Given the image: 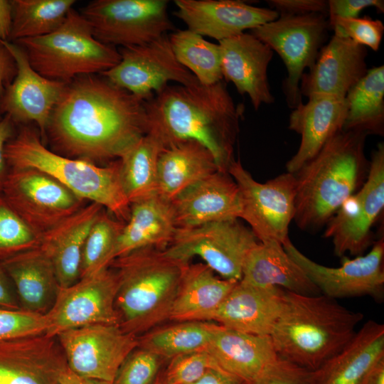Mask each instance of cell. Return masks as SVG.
Returning <instances> with one entry per match:
<instances>
[{"label": "cell", "mask_w": 384, "mask_h": 384, "mask_svg": "<svg viewBox=\"0 0 384 384\" xmlns=\"http://www.w3.org/2000/svg\"><path fill=\"white\" fill-rule=\"evenodd\" d=\"M144 103L100 74L77 77L67 82L45 137L66 157L119 159L148 132Z\"/></svg>", "instance_id": "6da1fadb"}, {"label": "cell", "mask_w": 384, "mask_h": 384, "mask_svg": "<svg viewBox=\"0 0 384 384\" xmlns=\"http://www.w3.org/2000/svg\"><path fill=\"white\" fill-rule=\"evenodd\" d=\"M148 132L164 146L193 140L213 154L220 171L228 172L234 158L244 106L236 105L223 80L210 85H169L145 102Z\"/></svg>", "instance_id": "7a4b0ae2"}, {"label": "cell", "mask_w": 384, "mask_h": 384, "mask_svg": "<svg viewBox=\"0 0 384 384\" xmlns=\"http://www.w3.org/2000/svg\"><path fill=\"white\" fill-rule=\"evenodd\" d=\"M363 316L322 294L285 290L282 310L270 337L278 357L312 371L351 341Z\"/></svg>", "instance_id": "3957f363"}, {"label": "cell", "mask_w": 384, "mask_h": 384, "mask_svg": "<svg viewBox=\"0 0 384 384\" xmlns=\"http://www.w3.org/2000/svg\"><path fill=\"white\" fill-rule=\"evenodd\" d=\"M367 135L341 130L294 173L297 179L294 220L303 230L326 224L342 203L363 183L369 162Z\"/></svg>", "instance_id": "277c9868"}, {"label": "cell", "mask_w": 384, "mask_h": 384, "mask_svg": "<svg viewBox=\"0 0 384 384\" xmlns=\"http://www.w3.org/2000/svg\"><path fill=\"white\" fill-rule=\"evenodd\" d=\"M186 264L155 247L139 249L111 262L109 267L117 277L115 308L124 331L138 337L169 319Z\"/></svg>", "instance_id": "5b68a950"}, {"label": "cell", "mask_w": 384, "mask_h": 384, "mask_svg": "<svg viewBox=\"0 0 384 384\" xmlns=\"http://www.w3.org/2000/svg\"><path fill=\"white\" fill-rule=\"evenodd\" d=\"M9 169H34L51 176L78 197L101 205L126 223L131 204L119 178V159L106 166L62 156L48 149L37 131L23 127L6 143Z\"/></svg>", "instance_id": "8992f818"}, {"label": "cell", "mask_w": 384, "mask_h": 384, "mask_svg": "<svg viewBox=\"0 0 384 384\" xmlns=\"http://www.w3.org/2000/svg\"><path fill=\"white\" fill-rule=\"evenodd\" d=\"M14 43L23 48L37 73L64 82L81 75L101 74L121 59L114 47L95 38L86 19L73 9L52 33Z\"/></svg>", "instance_id": "52a82bcc"}, {"label": "cell", "mask_w": 384, "mask_h": 384, "mask_svg": "<svg viewBox=\"0 0 384 384\" xmlns=\"http://www.w3.org/2000/svg\"><path fill=\"white\" fill-rule=\"evenodd\" d=\"M259 242L252 230L237 218L177 228L164 252L185 264L199 257L220 277L239 282L246 256Z\"/></svg>", "instance_id": "ba28073f"}, {"label": "cell", "mask_w": 384, "mask_h": 384, "mask_svg": "<svg viewBox=\"0 0 384 384\" xmlns=\"http://www.w3.org/2000/svg\"><path fill=\"white\" fill-rule=\"evenodd\" d=\"M166 0H95L81 15L101 43L122 48L148 43L174 30Z\"/></svg>", "instance_id": "9c48e42d"}, {"label": "cell", "mask_w": 384, "mask_h": 384, "mask_svg": "<svg viewBox=\"0 0 384 384\" xmlns=\"http://www.w3.org/2000/svg\"><path fill=\"white\" fill-rule=\"evenodd\" d=\"M330 28L326 16L309 14L279 16L250 31L282 58L287 70L282 88L288 106L294 109L302 101L299 84L306 68L314 63Z\"/></svg>", "instance_id": "30bf717a"}, {"label": "cell", "mask_w": 384, "mask_h": 384, "mask_svg": "<svg viewBox=\"0 0 384 384\" xmlns=\"http://www.w3.org/2000/svg\"><path fill=\"white\" fill-rule=\"evenodd\" d=\"M228 173L237 183L241 198V214L260 242L274 241L282 245L295 211L297 179L294 174H282L265 183L255 181L235 160Z\"/></svg>", "instance_id": "8fae6325"}, {"label": "cell", "mask_w": 384, "mask_h": 384, "mask_svg": "<svg viewBox=\"0 0 384 384\" xmlns=\"http://www.w3.org/2000/svg\"><path fill=\"white\" fill-rule=\"evenodd\" d=\"M1 193L40 238L86 205L60 182L34 169H9Z\"/></svg>", "instance_id": "7c38bea8"}, {"label": "cell", "mask_w": 384, "mask_h": 384, "mask_svg": "<svg viewBox=\"0 0 384 384\" xmlns=\"http://www.w3.org/2000/svg\"><path fill=\"white\" fill-rule=\"evenodd\" d=\"M384 208V144L371 154L366 181L328 221L325 238L332 240L336 256H359L370 246L372 227Z\"/></svg>", "instance_id": "4fadbf2b"}, {"label": "cell", "mask_w": 384, "mask_h": 384, "mask_svg": "<svg viewBox=\"0 0 384 384\" xmlns=\"http://www.w3.org/2000/svg\"><path fill=\"white\" fill-rule=\"evenodd\" d=\"M282 246L303 270L321 294L334 299L368 296L381 302L384 297V238L373 245L365 255L349 259L341 257V265L332 267L320 265L295 247L289 238Z\"/></svg>", "instance_id": "5bb4252c"}, {"label": "cell", "mask_w": 384, "mask_h": 384, "mask_svg": "<svg viewBox=\"0 0 384 384\" xmlns=\"http://www.w3.org/2000/svg\"><path fill=\"white\" fill-rule=\"evenodd\" d=\"M119 52V62L100 75L144 102L170 82L183 85L198 82L177 60L167 35L144 45L121 48Z\"/></svg>", "instance_id": "9a60e30c"}, {"label": "cell", "mask_w": 384, "mask_h": 384, "mask_svg": "<svg viewBox=\"0 0 384 384\" xmlns=\"http://www.w3.org/2000/svg\"><path fill=\"white\" fill-rule=\"evenodd\" d=\"M117 277L110 267L59 289L46 314L45 334L55 337L72 329L96 324H118L115 308Z\"/></svg>", "instance_id": "2e32d148"}, {"label": "cell", "mask_w": 384, "mask_h": 384, "mask_svg": "<svg viewBox=\"0 0 384 384\" xmlns=\"http://www.w3.org/2000/svg\"><path fill=\"white\" fill-rule=\"evenodd\" d=\"M55 338L71 371L111 383L123 361L138 346L137 336L118 324H90L64 331Z\"/></svg>", "instance_id": "e0dca14e"}, {"label": "cell", "mask_w": 384, "mask_h": 384, "mask_svg": "<svg viewBox=\"0 0 384 384\" xmlns=\"http://www.w3.org/2000/svg\"><path fill=\"white\" fill-rule=\"evenodd\" d=\"M1 41L15 59L17 73L2 98L0 115H8L14 124L34 122L43 141L52 111L67 82L42 76L31 67L20 46Z\"/></svg>", "instance_id": "ac0fdd59"}, {"label": "cell", "mask_w": 384, "mask_h": 384, "mask_svg": "<svg viewBox=\"0 0 384 384\" xmlns=\"http://www.w3.org/2000/svg\"><path fill=\"white\" fill-rule=\"evenodd\" d=\"M320 50L314 65L301 78L302 95L329 94L346 97L348 90L367 73V49L338 28Z\"/></svg>", "instance_id": "d6986e66"}, {"label": "cell", "mask_w": 384, "mask_h": 384, "mask_svg": "<svg viewBox=\"0 0 384 384\" xmlns=\"http://www.w3.org/2000/svg\"><path fill=\"white\" fill-rule=\"evenodd\" d=\"M175 15L187 29L218 42L276 20L270 8L252 6L239 0H176Z\"/></svg>", "instance_id": "ffe728a7"}, {"label": "cell", "mask_w": 384, "mask_h": 384, "mask_svg": "<svg viewBox=\"0 0 384 384\" xmlns=\"http://www.w3.org/2000/svg\"><path fill=\"white\" fill-rule=\"evenodd\" d=\"M178 228L240 219L238 186L228 172L220 170L187 187L170 201Z\"/></svg>", "instance_id": "44dd1931"}, {"label": "cell", "mask_w": 384, "mask_h": 384, "mask_svg": "<svg viewBox=\"0 0 384 384\" xmlns=\"http://www.w3.org/2000/svg\"><path fill=\"white\" fill-rule=\"evenodd\" d=\"M66 367L55 337L43 334L0 342V384H58Z\"/></svg>", "instance_id": "7402d4cb"}, {"label": "cell", "mask_w": 384, "mask_h": 384, "mask_svg": "<svg viewBox=\"0 0 384 384\" xmlns=\"http://www.w3.org/2000/svg\"><path fill=\"white\" fill-rule=\"evenodd\" d=\"M223 78L247 95L255 110L274 102L267 77L273 50L250 33H242L218 42Z\"/></svg>", "instance_id": "603a6c76"}, {"label": "cell", "mask_w": 384, "mask_h": 384, "mask_svg": "<svg viewBox=\"0 0 384 384\" xmlns=\"http://www.w3.org/2000/svg\"><path fill=\"white\" fill-rule=\"evenodd\" d=\"M306 103L293 109L288 128L301 136L297 153L287 161V172L294 174L312 159L335 134L343 130L348 103L346 97L313 94Z\"/></svg>", "instance_id": "cb8c5ba5"}, {"label": "cell", "mask_w": 384, "mask_h": 384, "mask_svg": "<svg viewBox=\"0 0 384 384\" xmlns=\"http://www.w3.org/2000/svg\"><path fill=\"white\" fill-rule=\"evenodd\" d=\"M285 290L239 281L213 314L210 321L236 331L270 336L284 304Z\"/></svg>", "instance_id": "d4e9b609"}, {"label": "cell", "mask_w": 384, "mask_h": 384, "mask_svg": "<svg viewBox=\"0 0 384 384\" xmlns=\"http://www.w3.org/2000/svg\"><path fill=\"white\" fill-rule=\"evenodd\" d=\"M383 358L384 325L369 320L341 351L310 372L309 384H363Z\"/></svg>", "instance_id": "484cf974"}, {"label": "cell", "mask_w": 384, "mask_h": 384, "mask_svg": "<svg viewBox=\"0 0 384 384\" xmlns=\"http://www.w3.org/2000/svg\"><path fill=\"white\" fill-rule=\"evenodd\" d=\"M206 351L220 368L248 384L278 357L270 336L250 334L218 324Z\"/></svg>", "instance_id": "4316f807"}, {"label": "cell", "mask_w": 384, "mask_h": 384, "mask_svg": "<svg viewBox=\"0 0 384 384\" xmlns=\"http://www.w3.org/2000/svg\"><path fill=\"white\" fill-rule=\"evenodd\" d=\"M0 263L14 284L21 309L47 314L60 286L52 261L46 252L38 246Z\"/></svg>", "instance_id": "83f0119b"}, {"label": "cell", "mask_w": 384, "mask_h": 384, "mask_svg": "<svg viewBox=\"0 0 384 384\" xmlns=\"http://www.w3.org/2000/svg\"><path fill=\"white\" fill-rule=\"evenodd\" d=\"M238 282L217 277L204 263H187L182 271L169 319L210 321Z\"/></svg>", "instance_id": "f1b7e54d"}, {"label": "cell", "mask_w": 384, "mask_h": 384, "mask_svg": "<svg viewBox=\"0 0 384 384\" xmlns=\"http://www.w3.org/2000/svg\"><path fill=\"white\" fill-rule=\"evenodd\" d=\"M104 208L89 203L41 238L40 247L52 261L60 288L80 279L84 242L95 219Z\"/></svg>", "instance_id": "f546056e"}, {"label": "cell", "mask_w": 384, "mask_h": 384, "mask_svg": "<svg viewBox=\"0 0 384 384\" xmlns=\"http://www.w3.org/2000/svg\"><path fill=\"white\" fill-rule=\"evenodd\" d=\"M241 282L260 287H277L293 293L315 295L320 291L279 242H259L245 260Z\"/></svg>", "instance_id": "4dcf8cb0"}, {"label": "cell", "mask_w": 384, "mask_h": 384, "mask_svg": "<svg viewBox=\"0 0 384 384\" xmlns=\"http://www.w3.org/2000/svg\"><path fill=\"white\" fill-rule=\"evenodd\" d=\"M170 202L155 195L134 203L117 240L114 259L147 247L165 249L177 230Z\"/></svg>", "instance_id": "1f68e13d"}, {"label": "cell", "mask_w": 384, "mask_h": 384, "mask_svg": "<svg viewBox=\"0 0 384 384\" xmlns=\"http://www.w3.org/2000/svg\"><path fill=\"white\" fill-rule=\"evenodd\" d=\"M219 170L211 152L193 140L165 146L158 160L157 195L170 201L183 190Z\"/></svg>", "instance_id": "d6a6232c"}, {"label": "cell", "mask_w": 384, "mask_h": 384, "mask_svg": "<svg viewBox=\"0 0 384 384\" xmlns=\"http://www.w3.org/2000/svg\"><path fill=\"white\" fill-rule=\"evenodd\" d=\"M348 110L343 130L384 134V66L368 69L347 92Z\"/></svg>", "instance_id": "836d02e7"}, {"label": "cell", "mask_w": 384, "mask_h": 384, "mask_svg": "<svg viewBox=\"0 0 384 384\" xmlns=\"http://www.w3.org/2000/svg\"><path fill=\"white\" fill-rule=\"evenodd\" d=\"M164 147L147 132L119 159L120 183L130 204L157 195L158 160Z\"/></svg>", "instance_id": "e575fe53"}, {"label": "cell", "mask_w": 384, "mask_h": 384, "mask_svg": "<svg viewBox=\"0 0 384 384\" xmlns=\"http://www.w3.org/2000/svg\"><path fill=\"white\" fill-rule=\"evenodd\" d=\"M218 324L186 321L155 327L137 337L138 346L165 360L189 352L206 351Z\"/></svg>", "instance_id": "d590c367"}, {"label": "cell", "mask_w": 384, "mask_h": 384, "mask_svg": "<svg viewBox=\"0 0 384 384\" xmlns=\"http://www.w3.org/2000/svg\"><path fill=\"white\" fill-rule=\"evenodd\" d=\"M168 37L177 60L199 83L210 85L223 80L218 43L188 29L174 31Z\"/></svg>", "instance_id": "8d00e7d4"}, {"label": "cell", "mask_w": 384, "mask_h": 384, "mask_svg": "<svg viewBox=\"0 0 384 384\" xmlns=\"http://www.w3.org/2000/svg\"><path fill=\"white\" fill-rule=\"evenodd\" d=\"M10 42L49 34L64 21L74 0H11Z\"/></svg>", "instance_id": "74e56055"}, {"label": "cell", "mask_w": 384, "mask_h": 384, "mask_svg": "<svg viewBox=\"0 0 384 384\" xmlns=\"http://www.w3.org/2000/svg\"><path fill=\"white\" fill-rule=\"evenodd\" d=\"M105 208L85 238L80 265V279L109 267L124 222L114 218Z\"/></svg>", "instance_id": "f35d334b"}, {"label": "cell", "mask_w": 384, "mask_h": 384, "mask_svg": "<svg viewBox=\"0 0 384 384\" xmlns=\"http://www.w3.org/2000/svg\"><path fill=\"white\" fill-rule=\"evenodd\" d=\"M40 244L41 238L13 210L0 192V262L38 247Z\"/></svg>", "instance_id": "ab89813d"}, {"label": "cell", "mask_w": 384, "mask_h": 384, "mask_svg": "<svg viewBox=\"0 0 384 384\" xmlns=\"http://www.w3.org/2000/svg\"><path fill=\"white\" fill-rule=\"evenodd\" d=\"M165 359L137 346L120 365L112 384H155Z\"/></svg>", "instance_id": "60d3db41"}, {"label": "cell", "mask_w": 384, "mask_h": 384, "mask_svg": "<svg viewBox=\"0 0 384 384\" xmlns=\"http://www.w3.org/2000/svg\"><path fill=\"white\" fill-rule=\"evenodd\" d=\"M219 367L204 350L176 356L160 375L162 384H195L211 368Z\"/></svg>", "instance_id": "b9f144b4"}, {"label": "cell", "mask_w": 384, "mask_h": 384, "mask_svg": "<svg viewBox=\"0 0 384 384\" xmlns=\"http://www.w3.org/2000/svg\"><path fill=\"white\" fill-rule=\"evenodd\" d=\"M44 315L0 307V342L45 334Z\"/></svg>", "instance_id": "7bdbcfd3"}, {"label": "cell", "mask_w": 384, "mask_h": 384, "mask_svg": "<svg viewBox=\"0 0 384 384\" xmlns=\"http://www.w3.org/2000/svg\"><path fill=\"white\" fill-rule=\"evenodd\" d=\"M329 23L331 28H338L359 45L369 47L374 51H377L380 48L384 25L379 19H373L370 17L345 18L329 16Z\"/></svg>", "instance_id": "ee69618b"}, {"label": "cell", "mask_w": 384, "mask_h": 384, "mask_svg": "<svg viewBox=\"0 0 384 384\" xmlns=\"http://www.w3.org/2000/svg\"><path fill=\"white\" fill-rule=\"evenodd\" d=\"M310 372L277 357L250 384H309Z\"/></svg>", "instance_id": "f6af8a7d"}, {"label": "cell", "mask_w": 384, "mask_h": 384, "mask_svg": "<svg viewBox=\"0 0 384 384\" xmlns=\"http://www.w3.org/2000/svg\"><path fill=\"white\" fill-rule=\"evenodd\" d=\"M267 3L279 16L328 15V3L324 0H268Z\"/></svg>", "instance_id": "bcb514c9"}, {"label": "cell", "mask_w": 384, "mask_h": 384, "mask_svg": "<svg viewBox=\"0 0 384 384\" xmlns=\"http://www.w3.org/2000/svg\"><path fill=\"white\" fill-rule=\"evenodd\" d=\"M327 3L329 16L357 18L368 7H374L382 13L384 11V1L380 0H330Z\"/></svg>", "instance_id": "7dc6e473"}, {"label": "cell", "mask_w": 384, "mask_h": 384, "mask_svg": "<svg viewBox=\"0 0 384 384\" xmlns=\"http://www.w3.org/2000/svg\"><path fill=\"white\" fill-rule=\"evenodd\" d=\"M17 73L15 59L0 40V104L8 87Z\"/></svg>", "instance_id": "c3c4849f"}, {"label": "cell", "mask_w": 384, "mask_h": 384, "mask_svg": "<svg viewBox=\"0 0 384 384\" xmlns=\"http://www.w3.org/2000/svg\"><path fill=\"white\" fill-rule=\"evenodd\" d=\"M14 134V122L6 114L0 117V192L9 171L5 157V146Z\"/></svg>", "instance_id": "681fc988"}, {"label": "cell", "mask_w": 384, "mask_h": 384, "mask_svg": "<svg viewBox=\"0 0 384 384\" xmlns=\"http://www.w3.org/2000/svg\"><path fill=\"white\" fill-rule=\"evenodd\" d=\"M0 307L21 309L14 284L0 263Z\"/></svg>", "instance_id": "f907efd6"}, {"label": "cell", "mask_w": 384, "mask_h": 384, "mask_svg": "<svg viewBox=\"0 0 384 384\" xmlns=\"http://www.w3.org/2000/svg\"><path fill=\"white\" fill-rule=\"evenodd\" d=\"M195 384H248L240 378L233 375L220 367L210 369L204 376Z\"/></svg>", "instance_id": "816d5d0a"}, {"label": "cell", "mask_w": 384, "mask_h": 384, "mask_svg": "<svg viewBox=\"0 0 384 384\" xmlns=\"http://www.w3.org/2000/svg\"><path fill=\"white\" fill-rule=\"evenodd\" d=\"M13 22L11 1L0 0V40L9 41Z\"/></svg>", "instance_id": "f5cc1de1"}, {"label": "cell", "mask_w": 384, "mask_h": 384, "mask_svg": "<svg viewBox=\"0 0 384 384\" xmlns=\"http://www.w3.org/2000/svg\"><path fill=\"white\" fill-rule=\"evenodd\" d=\"M58 384H112V383L78 375L66 367L59 378Z\"/></svg>", "instance_id": "db71d44e"}, {"label": "cell", "mask_w": 384, "mask_h": 384, "mask_svg": "<svg viewBox=\"0 0 384 384\" xmlns=\"http://www.w3.org/2000/svg\"><path fill=\"white\" fill-rule=\"evenodd\" d=\"M363 384H384V358L373 367Z\"/></svg>", "instance_id": "11a10c76"}, {"label": "cell", "mask_w": 384, "mask_h": 384, "mask_svg": "<svg viewBox=\"0 0 384 384\" xmlns=\"http://www.w3.org/2000/svg\"><path fill=\"white\" fill-rule=\"evenodd\" d=\"M155 384H162L161 380H160V377H159V378L158 379V380L156 381V383Z\"/></svg>", "instance_id": "9f6ffc18"}]
</instances>
